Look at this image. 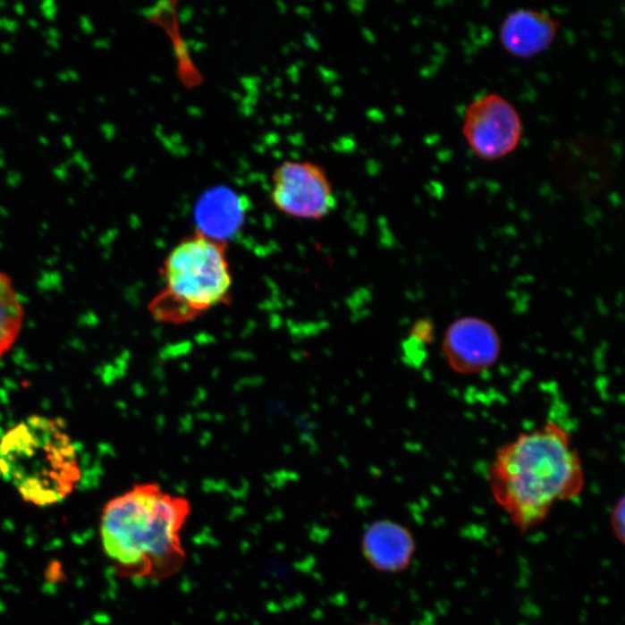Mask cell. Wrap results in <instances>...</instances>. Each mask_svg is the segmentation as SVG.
<instances>
[{"mask_svg": "<svg viewBox=\"0 0 625 625\" xmlns=\"http://www.w3.org/2000/svg\"><path fill=\"white\" fill-rule=\"evenodd\" d=\"M491 497L519 533H530L553 507L583 494L585 471L571 434L549 420L498 448L486 471Z\"/></svg>", "mask_w": 625, "mask_h": 625, "instance_id": "cell-1", "label": "cell"}, {"mask_svg": "<svg viewBox=\"0 0 625 625\" xmlns=\"http://www.w3.org/2000/svg\"><path fill=\"white\" fill-rule=\"evenodd\" d=\"M192 511L189 499L140 483L110 499L102 510V548L119 576L163 581L186 564L182 532Z\"/></svg>", "mask_w": 625, "mask_h": 625, "instance_id": "cell-2", "label": "cell"}, {"mask_svg": "<svg viewBox=\"0 0 625 625\" xmlns=\"http://www.w3.org/2000/svg\"><path fill=\"white\" fill-rule=\"evenodd\" d=\"M163 289L148 313L164 325H186L233 298L226 242L196 231L176 243L160 268Z\"/></svg>", "mask_w": 625, "mask_h": 625, "instance_id": "cell-3", "label": "cell"}, {"mask_svg": "<svg viewBox=\"0 0 625 625\" xmlns=\"http://www.w3.org/2000/svg\"><path fill=\"white\" fill-rule=\"evenodd\" d=\"M2 451L3 471L27 502L51 505L72 491L78 479L73 454L64 445L46 448L6 443Z\"/></svg>", "mask_w": 625, "mask_h": 625, "instance_id": "cell-4", "label": "cell"}, {"mask_svg": "<svg viewBox=\"0 0 625 625\" xmlns=\"http://www.w3.org/2000/svg\"><path fill=\"white\" fill-rule=\"evenodd\" d=\"M524 130L520 113L502 94H483L463 113V139L471 153L487 163L512 155L520 147Z\"/></svg>", "mask_w": 625, "mask_h": 625, "instance_id": "cell-5", "label": "cell"}, {"mask_svg": "<svg viewBox=\"0 0 625 625\" xmlns=\"http://www.w3.org/2000/svg\"><path fill=\"white\" fill-rule=\"evenodd\" d=\"M270 200L282 214L306 220L328 217L337 206L325 169L306 160H286L274 168Z\"/></svg>", "mask_w": 625, "mask_h": 625, "instance_id": "cell-6", "label": "cell"}, {"mask_svg": "<svg viewBox=\"0 0 625 625\" xmlns=\"http://www.w3.org/2000/svg\"><path fill=\"white\" fill-rule=\"evenodd\" d=\"M501 348L497 330L478 317L457 318L448 325L443 340L448 367L463 376L478 375L493 367Z\"/></svg>", "mask_w": 625, "mask_h": 625, "instance_id": "cell-7", "label": "cell"}, {"mask_svg": "<svg viewBox=\"0 0 625 625\" xmlns=\"http://www.w3.org/2000/svg\"><path fill=\"white\" fill-rule=\"evenodd\" d=\"M360 550L361 556L375 571L400 575L414 562L417 541L406 525L393 519H376L365 527Z\"/></svg>", "mask_w": 625, "mask_h": 625, "instance_id": "cell-8", "label": "cell"}, {"mask_svg": "<svg viewBox=\"0 0 625 625\" xmlns=\"http://www.w3.org/2000/svg\"><path fill=\"white\" fill-rule=\"evenodd\" d=\"M560 30L561 23L544 11L517 9L503 19L498 38L510 56L530 60L553 45Z\"/></svg>", "mask_w": 625, "mask_h": 625, "instance_id": "cell-9", "label": "cell"}, {"mask_svg": "<svg viewBox=\"0 0 625 625\" xmlns=\"http://www.w3.org/2000/svg\"><path fill=\"white\" fill-rule=\"evenodd\" d=\"M200 204L198 231L218 241L226 242L237 232L242 220L240 203L235 196L217 192L207 195Z\"/></svg>", "mask_w": 625, "mask_h": 625, "instance_id": "cell-10", "label": "cell"}, {"mask_svg": "<svg viewBox=\"0 0 625 625\" xmlns=\"http://www.w3.org/2000/svg\"><path fill=\"white\" fill-rule=\"evenodd\" d=\"M23 320V308L11 279L0 271V357L17 340Z\"/></svg>", "mask_w": 625, "mask_h": 625, "instance_id": "cell-11", "label": "cell"}, {"mask_svg": "<svg viewBox=\"0 0 625 625\" xmlns=\"http://www.w3.org/2000/svg\"><path fill=\"white\" fill-rule=\"evenodd\" d=\"M611 525L617 540L625 545V496L619 499L612 509Z\"/></svg>", "mask_w": 625, "mask_h": 625, "instance_id": "cell-12", "label": "cell"}, {"mask_svg": "<svg viewBox=\"0 0 625 625\" xmlns=\"http://www.w3.org/2000/svg\"><path fill=\"white\" fill-rule=\"evenodd\" d=\"M358 625H395V624L386 623V622H367V623H360Z\"/></svg>", "mask_w": 625, "mask_h": 625, "instance_id": "cell-13", "label": "cell"}]
</instances>
